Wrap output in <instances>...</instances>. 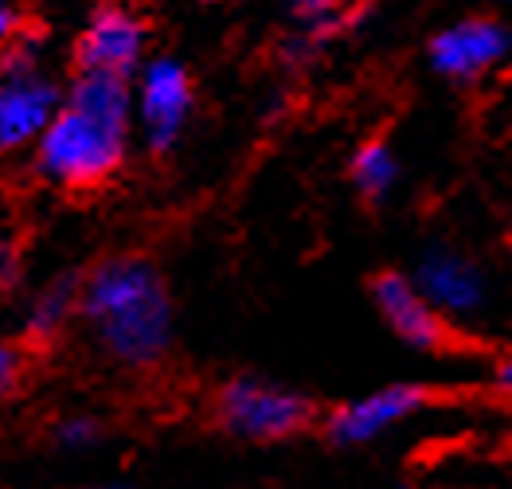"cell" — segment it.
<instances>
[{
  "instance_id": "8",
  "label": "cell",
  "mask_w": 512,
  "mask_h": 489,
  "mask_svg": "<svg viewBox=\"0 0 512 489\" xmlns=\"http://www.w3.org/2000/svg\"><path fill=\"white\" fill-rule=\"evenodd\" d=\"M59 87L51 79H40L32 67L4 75L0 83V149H20L32 137L47 130V122L59 110Z\"/></svg>"
},
{
  "instance_id": "16",
  "label": "cell",
  "mask_w": 512,
  "mask_h": 489,
  "mask_svg": "<svg viewBox=\"0 0 512 489\" xmlns=\"http://www.w3.org/2000/svg\"><path fill=\"white\" fill-rule=\"evenodd\" d=\"M16 274H20V251H16L8 239H0V294L12 290Z\"/></svg>"
},
{
  "instance_id": "13",
  "label": "cell",
  "mask_w": 512,
  "mask_h": 489,
  "mask_svg": "<svg viewBox=\"0 0 512 489\" xmlns=\"http://www.w3.org/2000/svg\"><path fill=\"white\" fill-rule=\"evenodd\" d=\"M32 360H36L32 345H24V341H0V400L12 396L24 384Z\"/></svg>"
},
{
  "instance_id": "19",
  "label": "cell",
  "mask_w": 512,
  "mask_h": 489,
  "mask_svg": "<svg viewBox=\"0 0 512 489\" xmlns=\"http://www.w3.org/2000/svg\"><path fill=\"white\" fill-rule=\"evenodd\" d=\"M106 4H118V0H106Z\"/></svg>"
},
{
  "instance_id": "4",
  "label": "cell",
  "mask_w": 512,
  "mask_h": 489,
  "mask_svg": "<svg viewBox=\"0 0 512 489\" xmlns=\"http://www.w3.org/2000/svg\"><path fill=\"white\" fill-rule=\"evenodd\" d=\"M512 51L509 28L493 16H466L450 28L434 32L427 44L430 71L450 83H477L489 71H497Z\"/></svg>"
},
{
  "instance_id": "15",
  "label": "cell",
  "mask_w": 512,
  "mask_h": 489,
  "mask_svg": "<svg viewBox=\"0 0 512 489\" xmlns=\"http://www.w3.org/2000/svg\"><path fill=\"white\" fill-rule=\"evenodd\" d=\"M344 0H294V12L309 24H329L341 12Z\"/></svg>"
},
{
  "instance_id": "11",
  "label": "cell",
  "mask_w": 512,
  "mask_h": 489,
  "mask_svg": "<svg viewBox=\"0 0 512 489\" xmlns=\"http://www.w3.org/2000/svg\"><path fill=\"white\" fill-rule=\"evenodd\" d=\"M79 274H63L55 278V286L43 290V298L36 302V313H32V325H28V337L24 345L32 349H47L55 341V333L63 329V321L71 317V310H79Z\"/></svg>"
},
{
  "instance_id": "3",
  "label": "cell",
  "mask_w": 512,
  "mask_h": 489,
  "mask_svg": "<svg viewBox=\"0 0 512 489\" xmlns=\"http://www.w3.org/2000/svg\"><path fill=\"white\" fill-rule=\"evenodd\" d=\"M145 44H149V24L137 12H129L126 4H98L75 40L71 75L98 71L129 79L145 55Z\"/></svg>"
},
{
  "instance_id": "6",
  "label": "cell",
  "mask_w": 512,
  "mask_h": 489,
  "mask_svg": "<svg viewBox=\"0 0 512 489\" xmlns=\"http://www.w3.org/2000/svg\"><path fill=\"white\" fill-rule=\"evenodd\" d=\"M141 126H145V141L153 153H165L176 145V137L184 130L192 102H196V87L192 75L180 59H153L141 75Z\"/></svg>"
},
{
  "instance_id": "14",
  "label": "cell",
  "mask_w": 512,
  "mask_h": 489,
  "mask_svg": "<svg viewBox=\"0 0 512 489\" xmlns=\"http://www.w3.org/2000/svg\"><path fill=\"white\" fill-rule=\"evenodd\" d=\"M24 24H28V16H24L20 0H0V51L24 40Z\"/></svg>"
},
{
  "instance_id": "5",
  "label": "cell",
  "mask_w": 512,
  "mask_h": 489,
  "mask_svg": "<svg viewBox=\"0 0 512 489\" xmlns=\"http://www.w3.org/2000/svg\"><path fill=\"white\" fill-rule=\"evenodd\" d=\"M219 419L247 439H286L309 423V400L262 380H231L219 392Z\"/></svg>"
},
{
  "instance_id": "17",
  "label": "cell",
  "mask_w": 512,
  "mask_h": 489,
  "mask_svg": "<svg viewBox=\"0 0 512 489\" xmlns=\"http://www.w3.org/2000/svg\"><path fill=\"white\" fill-rule=\"evenodd\" d=\"M86 435H94V423H86V419L63 427V439H71V443H86Z\"/></svg>"
},
{
  "instance_id": "7",
  "label": "cell",
  "mask_w": 512,
  "mask_h": 489,
  "mask_svg": "<svg viewBox=\"0 0 512 489\" xmlns=\"http://www.w3.org/2000/svg\"><path fill=\"white\" fill-rule=\"evenodd\" d=\"M415 290L430 302V310L438 317H470L485 306V270L473 263L470 255L454 251V247H434L427 259L415 270Z\"/></svg>"
},
{
  "instance_id": "9",
  "label": "cell",
  "mask_w": 512,
  "mask_h": 489,
  "mask_svg": "<svg viewBox=\"0 0 512 489\" xmlns=\"http://www.w3.org/2000/svg\"><path fill=\"white\" fill-rule=\"evenodd\" d=\"M423 392L411 388V384H391V388H380L372 396H360V400L344 403L341 411L329 419V435L344 446L356 443H372L376 435L391 431L395 423H403L407 415H415L423 407Z\"/></svg>"
},
{
  "instance_id": "12",
  "label": "cell",
  "mask_w": 512,
  "mask_h": 489,
  "mask_svg": "<svg viewBox=\"0 0 512 489\" xmlns=\"http://www.w3.org/2000/svg\"><path fill=\"white\" fill-rule=\"evenodd\" d=\"M352 180H356L360 196L384 200L387 192L395 188V180H399V157L391 153V145L380 141V137L364 141V145L352 153Z\"/></svg>"
},
{
  "instance_id": "2",
  "label": "cell",
  "mask_w": 512,
  "mask_h": 489,
  "mask_svg": "<svg viewBox=\"0 0 512 489\" xmlns=\"http://www.w3.org/2000/svg\"><path fill=\"white\" fill-rule=\"evenodd\" d=\"M129 79L118 75H71L67 102L40 134V169L67 188H94L126 161Z\"/></svg>"
},
{
  "instance_id": "20",
  "label": "cell",
  "mask_w": 512,
  "mask_h": 489,
  "mask_svg": "<svg viewBox=\"0 0 512 489\" xmlns=\"http://www.w3.org/2000/svg\"><path fill=\"white\" fill-rule=\"evenodd\" d=\"M110 489H118V486H110Z\"/></svg>"
},
{
  "instance_id": "18",
  "label": "cell",
  "mask_w": 512,
  "mask_h": 489,
  "mask_svg": "<svg viewBox=\"0 0 512 489\" xmlns=\"http://www.w3.org/2000/svg\"><path fill=\"white\" fill-rule=\"evenodd\" d=\"M493 380H497V388H501L505 396H512V356H505V360L497 364V376H493Z\"/></svg>"
},
{
  "instance_id": "10",
  "label": "cell",
  "mask_w": 512,
  "mask_h": 489,
  "mask_svg": "<svg viewBox=\"0 0 512 489\" xmlns=\"http://www.w3.org/2000/svg\"><path fill=\"white\" fill-rule=\"evenodd\" d=\"M376 306L384 321L415 349H438L446 341L442 317L430 310V302L415 290L407 274H380L376 278Z\"/></svg>"
},
{
  "instance_id": "1",
  "label": "cell",
  "mask_w": 512,
  "mask_h": 489,
  "mask_svg": "<svg viewBox=\"0 0 512 489\" xmlns=\"http://www.w3.org/2000/svg\"><path fill=\"white\" fill-rule=\"evenodd\" d=\"M98 345L129 368H149L172 345V298L161 270L141 255H114L86 270L79 310Z\"/></svg>"
}]
</instances>
